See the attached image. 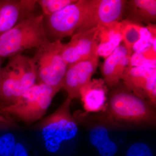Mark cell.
Wrapping results in <instances>:
<instances>
[{
    "mask_svg": "<svg viewBox=\"0 0 156 156\" xmlns=\"http://www.w3.org/2000/svg\"><path fill=\"white\" fill-rule=\"evenodd\" d=\"M44 19L43 14L34 13L0 35V57L20 55L26 50L37 49L50 41L45 32Z\"/></svg>",
    "mask_w": 156,
    "mask_h": 156,
    "instance_id": "obj_1",
    "label": "cell"
},
{
    "mask_svg": "<svg viewBox=\"0 0 156 156\" xmlns=\"http://www.w3.org/2000/svg\"><path fill=\"white\" fill-rule=\"evenodd\" d=\"M111 88L107 106L115 119L131 124L155 123L154 106L149 101L137 96L120 82Z\"/></svg>",
    "mask_w": 156,
    "mask_h": 156,
    "instance_id": "obj_2",
    "label": "cell"
},
{
    "mask_svg": "<svg viewBox=\"0 0 156 156\" xmlns=\"http://www.w3.org/2000/svg\"><path fill=\"white\" fill-rule=\"evenodd\" d=\"M37 80L31 58L22 54L10 57L0 69V98L8 105L14 103Z\"/></svg>",
    "mask_w": 156,
    "mask_h": 156,
    "instance_id": "obj_3",
    "label": "cell"
},
{
    "mask_svg": "<svg viewBox=\"0 0 156 156\" xmlns=\"http://www.w3.org/2000/svg\"><path fill=\"white\" fill-rule=\"evenodd\" d=\"M61 89L42 83L30 87L16 102L3 110L27 125L41 119L46 114L53 98Z\"/></svg>",
    "mask_w": 156,
    "mask_h": 156,
    "instance_id": "obj_4",
    "label": "cell"
},
{
    "mask_svg": "<svg viewBox=\"0 0 156 156\" xmlns=\"http://www.w3.org/2000/svg\"><path fill=\"white\" fill-rule=\"evenodd\" d=\"M96 0H77L50 16L44 17V25L48 40L61 41L72 36L86 20L95 5Z\"/></svg>",
    "mask_w": 156,
    "mask_h": 156,
    "instance_id": "obj_5",
    "label": "cell"
},
{
    "mask_svg": "<svg viewBox=\"0 0 156 156\" xmlns=\"http://www.w3.org/2000/svg\"><path fill=\"white\" fill-rule=\"evenodd\" d=\"M71 101L67 98L54 112L35 126L41 132L45 147L50 152H56L62 142L72 139L77 133V125L70 110Z\"/></svg>",
    "mask_w": 156,
    "mask_h": 156,
    "instance_id": "obj_6",
    "label": "cell"
},
{
    "mask_svg": "<svg viewBox=\"0 0 156 156\" xmlns=\"http://www.w3.org/2000/svg\"><path fill=\"white\" fill-rule=\"evenodd\" d=\"M63 44L61 41H50L36 49L31 59L39 83L63 88L68 66L62 56Z\"/></svg>",
    "mask_w": 156,
    "mask_h": 156,
    "instance_id": "obj_7",
    "label": "cell"
},
{
    "mask_svg": "<svg viewBox=\"0 0 156 156\" xmlns=\"http://www.w3.org/2000/svg\"><path fill=\"white\" fill-rule=\"evenodd\" d=\"M100 29V27H98L74 34L68 43L63 44L62 56L68 65L98 56Z\"/></svg>",
    "mask_w": 156,
    "mask_h": 156,
    "instance_id": "obj_8",
    "label": "cell"
},
{
    "mask_svg": "<svg viewBox=\"0 0 156 156\" xmlns=\"http://www.w3.org/2000/svg\"><path fill=\"white\" fill-rule=\"evenodd\" d=\"M122 80L128 89L139 97L156 104V68L128 66Z\"/></svg>",
    "mask_w": 156,
    "mask_h": 156,
    "instance_id": "obj_9",
    "label": "cell"
},
{
    "mask_svg": "<svg viewBox=\"0 0 156 156\" xmlns=\"http://www.w3.org/2000/svg\"><path fill=\"white\" fill-rule=\"evenodd\" d=\"M126 2V0H96L90 15L74 34L119 22Z\"/></svg>",
    "mask_w": 156,
    "mask_h": 156,
    "instance_id": "obj_10",
    "label": "cell"
},
{
    "mask_svg": "<svg viewBox=\"0 0 156 156\" xmlns=\"http://www.w3.org/2000/svg\"><path fill=\"white\" fill-rule=\"evenodd\" d=\"M99 56L69 65L65 75L63 88L67 92L68 98L72 100L80 97V91L91 80L96 72Z\"/></svg>",
    "mask_w": 156,
    "mask_h": 156,
    "instance_id": "obj_11",
    "label": "cell"
},
{
    "mask_svg": "<svg viewBox=\"0 0 156 156\" xmlns=\"http://www.w3.org/2000/svg\"><path fill=\"white\" fill-rule=\"evenodd\" d=\"M37 0H0V35L34 13Z\"/></svg>",
    "mask_w": 156,
    "mask_h": 156,
    "instance_id": "obj_12",
    "label": "cell"
},
{
    "mask_svg": "<svg viewBox=\"0 0 156 156\" xmlns=\"http://www.w3.org/2000/svg\"><path fill=\"white\" fill-rule=\"evenodd\" d=\"M131 54L125 45H119L105 58L101 67L105 83L112 88L120 82L124 71L130 63Z\"/></svg>",
    "mask_w": 156,
    "mask_h": 156,
    "instance_id": "obj_13",
    "label": "cell"
},
{
    "mask_svg": "<svg viewBox=\"0 0 156 156\" xmlns=\"http://www.w3.org/2000/svg\"><path fill=\"white\" fill-rule=\"evenodd\" d=\"M107 88L103 79H94L84 86L80 91V97L87 112L102 110L106 106Z\"/></svg>",
    "mask_w": 156,
    "mask_h": 156,
    "instance_id": "obj_14",
    "label": "cell"
},
{
    "mask_svg": "<svg viewBox=\"0 0 156 156\" xmlns=\"http://www.w3.org/2000/svg\"><path fill=\"white\" fill-rule=\"evenodd\" d=\"M124 14L126 20L136 23L144 22L149 24L156 19V0L127 1Z\"/></svg>",
    "mask_w": 156,
    "mask_h": 156,
    "instance_id": "obj_15",
    "label": "cell"
},
{
    "mask_svg": "<svg viewBox=\"0 0 156 156\" xmlns=\"http://www.w3.org/2000/svg\"><path fill=\"white\" fill-rule=\"evenodd\" d=\"M100 44L98 46V56L106 58L119 46L122 41L120 22L100 27L98 34Z\"/></svg>",
    "mask_w": 156,
    "mask_h": 156,
    "instance_id": "obj_16",
    "label": "cell"
},
{
    "mask_svg": "<svg viewBox=\"0 0 156 156\" xmlns=\"http://www.w3.org/2000/svg\"><path fill=\"white\" fill-rule=\"evenodd\" d=\"M89 139L100 156H114L116 153L117 146L109 138L107 129L104 126H98L92 128Z\"/></svg>",
    "mask_w": 156,
    "mask_h": 156,
    "instance_id": "obj_17",
    "label": "cell"
},
{
    "mask_svg": "<svg viewBox=\"0 0 156 156\" xmlns=\"http://www.w3.org/2000/svg\"><path fill=\"white\" fill-rule=\"evenodd\" d=\"M142 26L139 23L129 21L123 20L120 22V32L124 45L128 52L132 54V48L139 41L140 37V30Z\"/></svg>",
    "mask_w": 156,
    "mask_h": 156,
    "instance_id": "obj_18",
    "label": "cell"
},
{
    "mask_svg": "<svg viewBox=\"0 0 156 156\" xmlns=\"http://www.w3.org/2000/svg\"><path fill=\"white\" fill-rule=\"evenodd\" d=\"M76 1L77 0H38L37 2L41 9L42 14L45 17L58 12Z\"/></svg>",
    "mask_w": 156,
    "mask_h": 156,
    "instance_id": "obj_19",
    "label": "cell"
},
{
    "mask_svg": "<svg viewBox=\"0 0 156 156\" xmlns=\"http://www.w3.org/2000/svg\"><path fill=\"white\" fill-rule=\"evenodd\" d=\"M156 36H152L147 27H143L140 30V37L132 48L134 53H142L149 50L152 47L156 49Z\"/></svg>",
    "mask_w": 156,
    "mask_h": 156,
    "instance_id": "obj_20",
    "label": "cell"
},
{
    "mask_svg": "<svg viewBox=\"0 0 156 156\" xmlns=\"http://www.w3.org/2000/svg\"><path fill=\"white\" fill-rule=\"evenodd\" d=\"M15 137L9 133L0 136V156H12L16 146Z\"/></svg>",
    "mask_w": 156,
    "mask_h": 156,
    "instance_id": "obj_21",
    "label": "cell"
},
{
    "mask_svg": "<svg viewBox=\"0 0 156 156\" xmlns=\"http://www.w3.org/2000/svg\"><path fill=\"white\" fill-rule=\"evenodd\" d=\"M126 156H152V152L145 144L137 142L129 148Z\"/></svg>",
    "mask_w": 156,
    "mask_h": 156,
    "instance_id": "obj_22",
    "label": "cell"
},
{
    "mask_svg": "<svg viewBox=\"0 0 156 156\" xmlns=\"http://www.w3.org/2000/svg\"><path fill=\"white\" fill-rule=\"evenodd\" d=\"M13 156H28L26 149L22 144L20 143L16 144Z\"/></svg>",
    "mask_w": 156,
    "mask_h": 156,
    "instance_id": "obj_23",
    "label": "cell"
},
{
    "mask_svg": "<svg viewBox=\"0 0 156 156\" xmlns=\"http://www.w3.org/2000/svg\"><path fill=\"white\" fill-rule=\"evenodd\" d=\"M1 65H2V58L0 57V69H1Z\"/></svg>",
    "mask_w": 156,
    "mask_h": 156,
    "instance_id": "obj_24",
    "label": "cell"
}]
</instances>
